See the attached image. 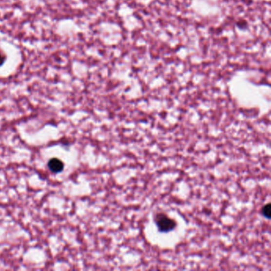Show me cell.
<instances>
[{
  "instance_id": "cell-1",
  "label": "cell",
  "mask_w": 271,
  "mask_h": 271,
  "mask_svg": "<svg viewBox=\"0 0 271 271\" xmlns=\"http://www.w3.org/2000/svg\"><path fill=\"white\" fill-rule=\"evenodd\" d=\"M155 221L161 232H170L175 229L176 226V221L169 217L165 213H159L155 214Z\"/></svg>"
},
{
  "instance_id": "cell-2",
  "label": "cell",
  "mask_w": 271,
  "mask_h": 271,
  "mask_svg": "<svg viewBox=\"0 0 271 271\" xmlns=\"http://www.w3.org/2000/svg\"><path fill=\"white\" fill-rule=\"evenodd\" d=\"M48 167H49L51 172L58 174V173H60L64 170L65 165L63 163L62 161H60L57 157H54V158H51L48 162Z\"/></svg>"
},
{
  "instance_id": "cell-3",
  "label": "cell",
  "mask_w": 271,
  "mask_h": 271,
  "mask_svg": "<svg viewBox=\"0 0 271 271\" xmlns=\"http://www.w3.org/2000/svg\"><path fill=\"white\" fill-rule=\"evenodd\" d=\"M262 214H263V216L267 218V219H270V218H271V205L270 203H268L267 205L263 206V209H262Z\"/></svg>"
},
{
  "instance_id": "cell-4",
  "label": "cell",
  "mask_w": 271,
  "mask_h": 271,
  "mask_svg": "<svg viewBox=\"0 0 271 271\" xmlns=\"http://www.w3.org/2000/svg\"><path fill=\"white\" fill-rule=\"evenodd\" d=\"M6 60H7L6 55H5L3 53H2V50H1V49H0V67L2 66V65L4 64Z\"/></svg>"
}]
</instances>
